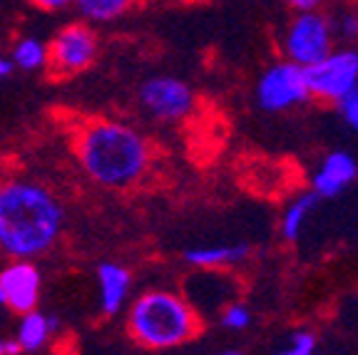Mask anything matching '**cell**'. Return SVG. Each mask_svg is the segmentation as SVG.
I'll list each match as a JSON object with an SVG mask.
<instances>
[{"instance_id":"6da1fadb","label":"cell","mask_w":358,"mask_h":355,"mask_svg":"<svg viewBox=\"0 0 358 355\" xmlns=\"http://www.w3.org/2000/svg\"><path fill=\"white\" fill-rule=\"evenodd\" d=\"M60 201L30 179L0 184V251L28 261L45 254L62 231Z\"/></svg>"},{"instance_id":"7a4b0ae2","label":"cell","mask_w":358,"mask_h":355,"mask_svg":"<svg viewBox=\"0 0 358 355\" xmlns=\"http://www.w3.org/2000/svg\"><path fill=\"white\" fill-rule=\"evenodd\" d=\"M78 154L90 179L110 189H124L145 177L150 167V142L127 124L97 119L83 129Z\"/></svg>"},{"instance_id":"3957f363","label":"cell","mask_w":358,"mask_h":355,"mask_svg":"<svg viewBox=\"0 0 358 355\" xmlns=\"http://www.w3.org/2000/svg\"><path fill=\"white\" fill-rule=\"evenodd\" d=\"M129 333L150 348H174L199 333V316L189 300L169 291H150L134 300Z\"/></svg>"},{"instance_id":"277c9868","label":"cell","mask_w":358,"mask_h":355,"mask_svg":"<svg viewBox=\"0 0 358 355\" xmlns=\"http://www.w3.org/2000/svg\"><path fill=\"white\" fill-rule=\"evenodd\" d=\"M97 52H100V40L95 30L85 22H70L57 30L48 43L45 70L52 80L73 78L85 73L97 60Z\"/></svg>"},{"instance_id":"5b68a950","label":"cell","mask_w":358,"mask_h":355,"mask_svg":"<svg viewBox=\"0 0 358 355\" xmlns=\"http://www.w3.org/2000/svg\"><path fill=\"white\" fill-rule=\"evenodd\" d=\"M334 28L331 20L319 10H301L286 25L281 50L286 60L301 67H311L334 50Z\"/></svg>"},{"instance_id":"8992f818","label":"cell","mask_w":358,"mask_h":355,"mask_svg":"<svg viewBox=\"0 0 358 355\" xmlns=\"http://www.w3.org/2000/svg\"><path fill=\"white\" fill-rule=\"evenodd\" d=\"M306 85L308 94L316 100L338 102L343 94L358 87V48H334L324 60L306 67Z\"/></svg>"},{"instance_id":"52a82bcc","label":"cell","mask_w":358,"mask_h":355,"mask_svg":"<svg viewBox=\"0 0 358 355\" xmlns=\"http://www.w3.org/2000/svg\"><path fill=\"white\" fill-rule=\"evenodd\" d=\"M306 67L281 60L266 67L257 82V102L264 112H286L308 100Z\"/></svg>"},{"instance_id":"ba28073f","label":"cell","mask_w":358,"mask_h":355,"mask_svg":"<svg viewBox=\"0 0 358 355\" xmlns=\"http://www.w3.org/2000/svg\"><path fill=\"white\" fill-rule=\"evenodd\" d=\"M140 105L147 115L159 122H179L192 115L196 100L185 80L159 75V78H150L140 87Z\"/></svg>"},{"instance_id":"9c48e42d","label":"cell","mask_w":358,"mask_h":355,"mask_svg":"<svg viewBox=\"0 0 358 355\" xmlns=\"http://www.w3.org/2000/svg\"><path fill=\"white\" fill-rule=\"evenodd\" d=\"M0 289L6 296V305L17 313L35 311L40 298V273L33 263L17 261L0 273Z\"/></svg>"},{"instance_id":"30bf717a","label":"cell","mask_w":358,"mask_h":355,"mask_svg":"<svg viewBox=\"0 0 358 355\" xmlns=\"http://www.w3.org/2000/svg\"><path fill=\"white\" fill-rule=\"evenodd\" d=\"M358 177V161L351 152H331L324 157L319 169L313 172V194L319 199H334L348 189Z\"/></svg>"},{"instance_id":"8fae6325","label":"cell","mask_w":358,"mask_h":355,"mask_svg":"<svg viewBox=\"0 0 358 355\" xmlns=\"http://www.w3.org/2000/svg\"><path fill=\"white\" fill-rule=\"evenodd\" d=\"M97 281H100L102 311H105L107 316H115V313L122 308V303L127 300V294H129L127 268L117 266V263H102V266L97 268Z\"/></svg>"},{"instance_id":"7c38bea8","label":"cell","mask_w":358,"mask_h":355,"mask_svg":"<svg viewBox=\"0 0 358 355\" xmlns=\"http://www.w3.org/2000/svg\"><path fill=\"white\" fill-rule=\"evenodd\" d=\"M252 256V246L236 244V246H201V249L185 251V259L192 266L199 268H224L244 263Z\"/></svg>"},{"instance_id":"4fadbf2b","label":"cell","mask_w":358,"mask_h":355,"mask_svg":"<svg viewBox=\"0 0 358 355\" xmlns=\"http://www.w3.org/2000/svg\"><path fill=\"white\" fill-rule=\"evenodd\" d=\"M57 326L55 318H48L38 311H30V313H22V323L17 328V345L20 350H38L45 345L50 331Z\"/></svg>"},{"instance_id":"5bb4252c","label":"cell","mask_w":358,"mask_h":355,"mask_svg":"<svg viewBox=\"0 0 358 355\" xmlns=\"http://www.w3.org/2000/svg\"><path fill=\"white\" fill-rule=\"evenodd\" d=\"M319 204V196L313 191H306V194H299L296 199L291 201L284 209V217H281V236L286 241H296L299 233H301L306 219L311 217V211Z\"/></svg>"},{"instance_id":"9a60e30c","label":"cell","mask_w":358,"mask_h":355,"mask_svg":"<svg viewBox=\"0 0 358 355\" xmlns=\"http://www.w3.org/2000/svg\"><path fill=\"white\" fill-rule=\"evenodd\" d=\"M80 15L90 22H112L134 8L137 0H73Z\"/></svg>"},{"instance_id":"2e32d148","label":"cell","mask_w":358,"mask_h":355,"mask_svg":"<svg viewBox=\"0 0 358 355\" xmlns=\"http://www.w3.org/2000/svg\"><path fill=\"white\" fill-rule=\"evenodd\" d=\"M48 60V45L38 38H20L13 48V65L22 70H40Z\"/></svg>"},{"instance_id":"e0dca14e","label":"cell","mask_w":358,"mask_h":355,"mask_svg":"<svg viewBox=\"0 0 358 355\" xmlns=\"http://www.w3.org/2000/svg\"><path fill=\"white\" fill-rule=\"evenodd\" d=\"M219 323H222V328H227V331H244V328L252 326V311H249L244 303H229L222 311Z\"/></svg>"},{"instance_id":"ac0fdd59","label":"cell","mask_w":358,"mask_h":355,"mask_svg":"<svg viewBox=\"0 0 358 355\" xmlns=\"http://www.w3.org/2000/svg\"><path fill=\"white\" fill-rule=\"evenodd\" d=\"M334 28V38H341L346 43H356L358 40V10L351 8V10H343L338 15V20L331 22Z\"/></svg>"},{"instance_id":"d6986e66","label":"cell","mask_w":358,"mask_h":355,"mask_svg":"<svg viewBox=\"0 0 358 355\" xmlns=\"http://www.w3.org/2000/svg\"><path fill=\"white\" fill-rule=\"evenodd\" d=\"M316 353V335L311 331H296L291 335L286 348L279 350V355H313Z\"/></svg>"},{"instance_id":"ffe728a7","label":"cell","mask_w":358,"mask_h":355,"mask_svg":"<svg viewBox=\"0 0 358 355\" xmlns=\"http://www.w3.org/2000/svg\"><path fill=\"white\" fill-rule=\"evenodd\" d=\"M336 107H338V115H341L343 122L358 134V87L351 89L348 94H343L341 100L336 102Z\"/></svg>"},{"instance_id":"44dd1931","label":"cell","mask_w":358,"mask_h":355,"mask_svg":"<svg viewBox=\"0 0 358 355\" xmlns=\"http://www.w3.org/2000/svg\"><path fill=\"white\" fill-rule=\"evenodd\" d=\"M30 6H35L38 10H45V13H55V10H62L67 8L73 0H28Z\"/></svg>"},{"instance_id":"7402d4cb","label":"cell","mask_w":358,"mask_h":355,"mask_svg":"<svg viewBox=\"0 0 358 355\" xmlns=\"http://www.w3.org/2000/svg\"><path fill=\"white\" fill-rule=\"evenodd\" d=\"M286 3H289L296 13H301V10H316L324 0H286Z\"/></svg>"},{"instance_id":"603a6c76","label":"cell","mask_w":358,"mask_h":355,"mask_svg":"<svg viewBox=\"0 0 358 355\" xmlns=\"http://www.w3.org/2000/svg\"><path fill=\"white\" fill-rule=\"evenodd\" d=\"M17 353H20V345H17V340L0 338V355H17Z\"/></svg>"},{"instance_id":"cb8c5ba5","label":"cell","mask_w":358,"mask_h":355,"mask_svg":"<svg viewBox=\"0 0 358 355\" xmlns=\"http://www.w3.org/2000/svg\"><path fill=\"white\" fill-rule=\"evenodd\" d=\"M10 70H13V62H8L6 57H0V80L8 78V75H10Z\"/></svg>"},{"instance_id":"d4e9b609","label":"cell","mask_w":358,"mask_h":355,"mask_svg":"<svg viewBox=\"0 0 358 355\" xmlns=\"http://www.w3.org/2000/svg\"><path fill=\"white\" fill-rule=\"evenodd\" d=\"M217 355H244V353H239V350H222V353H217Z\"/></svg>"},{"instance_id":"484cf974","label":"cell","mask_w":358,"mask_h":355,"mask_svg":"<svg viewBox=\"0 0 358 355\" xmlns=\"http://www.w3.org/2000/svg\"><path fill=\"white\" fill-rule=\"evenodd\" d=\"M0 305H6V296H3V289H0Z\"/></svg>"}]
</instances>
